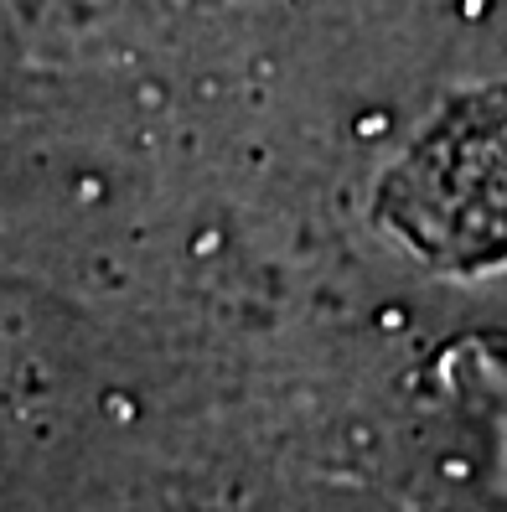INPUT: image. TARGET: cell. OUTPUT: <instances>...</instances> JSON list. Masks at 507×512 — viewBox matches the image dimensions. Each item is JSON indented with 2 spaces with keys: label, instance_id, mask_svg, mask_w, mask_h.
<instances>
[{
  "label": "cell",
  "instance_id": "cell-1",
  "mask_svg": "<svg viewBox=\"0 0 507 512\" xmlns=\"http://www.w3.org/2000/svg\"><path fill=\"white\" fill-rule=\"evenodd\" d=\"M378 218L445 269L507 259V88L456 99L383 176Z\"/></svg>",
  "mask_w": 507,
  "mask_h": 512
}]
</instances>
